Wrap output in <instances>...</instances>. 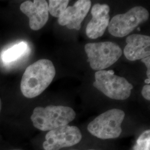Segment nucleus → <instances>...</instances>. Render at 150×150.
I'll return each instance as SVG.
<instances>
[{
  "label": "nucleus",
  "instance_id": "nucleus-10",
  "mask_svg": "<svg viewBox=\"0 0 150 150\" xmlns=\"http://www.w3.org/2000/svg\"><path fill=\"white\" fill-rule=\"evenodd\" d=\"M110 7L107 5L96 4L91 10L92 18L87 25L86 33L91 39L101 37L108 26Z\"/></svg>",
  "mask_w": 150,
  "mask_h": 150
},
{
  "label": "nucleus",
  "instance_id": "nucleus-9",
  "mask_svg": "<svg viewBox=\"0 0 150 150\" xmlns=\"http://www.w3.org/2000/svg\"><path fill=\"white\" fill-rule=\"evenodd\" d=\"M91 6V1H77L74 5L66 8L59 18V23L61 26H66L70 30H79L81 23L88 13Z\"/></svg>",
  "mask_w": 150,
  "mask_h": 150
},
{
  "label": "nucleus",
  "instance_id": "nucleus-4",
  "mask_svg": "<svg viewBox=\"0 0 150 150\" xmlns=\"http://www.w3.org/2000/svg\"><path fill=\"white\" fill-rule=\"evenodd\" d=\"M114 74L113 70L97 71L93 86L111 99L124 100L128 98L134 87L125 78Z\"/></svg>",
  "mask_w": 150,
  "mask_h": 150
},
{
  "label": "nucleus",
  "instance_id": "nucleus-16",
  "mask_svg": "<svg viewBox=\"0 0 150 150\" xmlns=\"http://www.w3.org/2000/svg\"><path fill=\"white\" fill-rule=\"evenodd\" d=\"M141 61L142 62H144L147 69V79H150V57H145L144 59H141Z\"/></svg>",
  "mask_w": 150,
  "mask_h": 150
},
{
  "label": "nucleus",
  "instance_id": "nucleus-19",
  "mask_svg": "<svg viewBox=\"0 0 150 150\" xmlns=\"http://www.w3.org/2000/svg\"><path fill=\"white\" fill-rule=\"evenodd\" d=\"M93 150V149H91V150Z\"/></svg>",
  "mask_w": 150,
  "mask_h": 150
},
{
  "label": "nucleus",
  "instance_id": "nucleus-13",
  "mask_svg": "<svg viewBox=\"0 0 150 150\" xmlns=\"http://www.w3.org/2000/svg\"><path fill=\"white\" fill-rule=\"evenodd\" d=\"M69 1L50 0L48 5V12L54 17L59 18L67 7Z\"/></svg>",
  "mask_w": 150,
  "mask_h": 150
},
{
  "label": "nucleus",
  "instance_id": "nucleus-18",
  "mask_svg": "<svg viewBox=\"0 0 150 150\" xmlns=\"http://www.w3.org/2000/svg\"><path fill=\"white\" fill-rule=\"evenodd\" d=\"M1 100L0 98V112H1Z\"/></svg>",
  "mask_w": 150,
  "mask_h": 150
},
{
  "label": "nucleus",
  "instance_id": "nucleus-2",
  "mask_svg": "<svg viewBox=\"0 0 150 150\" xmlns=\"http://www.w3.org/2000/svg\"><path fill=\"white\" fill-rule=\"evenodd\" d=\"M75 117L76 112L71 107L50 105L36 107L31 120L35 128L42 131H50L68 125Z\"/></svg>",
  "mask_w": 150,
  "mask_h": 150
},
{
  "label": "nucleus",
  "instance_id": "nucleus-14",
  "mask_svg": "<svg viewBox=\"0 0 150 150\" xmlns=\"http://www.w3.org/2000/svg\"><path fill=\"white\" fill-rule=\"evenodd\" d=\"M134 150H150V131L146 130L137 139Z\"/></svg>",
  "mask_w": 150,
  "mask_h": 150
},
{
  "label": "nucleus",
  "instance_id": "nucleus-7",
  "mask_svg": "<svg viewBox=\"0 0 150 150\" xmlns=\"http://www.w3.org/2000/svg\"><path fill=\"white\" fill-rule=\"evenodd\" d=\"M80 129L74 126L66 125L50 131L45 136V150H59L79 144L82 139Z\"/></svg>",
  "mask_w": 150,
  "mask_h": 150
},
{
  "label": "nucleus",
  "instance_id": "nucleus-6",
  "mask_svg": "<svg viewBox=\"0 0 150 150\" xmlns=\"http://www.w3.org/2000/svg\"><path fill=\"white\" fill-rule=\"evenodd\" d=\"M149 17L148 11L142 6L132 8L123 14L114 16L109 22L108 29L111 35L117 38H123L134 30L140 23Z\"/></svg>",
  "mask_w": 150,
  "mask_h": 150
},
{
  "label": "nucleus",
  "instance_id": "nucleus-15",
  "mask_svg": "<svg viewBox=\"0 0 150 150\" xmlns=\"http://www.w3.org/2000/svg\"><path fill=\"white\" fill-rule=\"evenodd\" d=\"M142 96L147 100H150V85H146L143 87L142 90Z\"/></svg>",
  "mask_w": 150,
  "mask_h": 150
},
{
  "label": "nucleus",
  "instance_id": "nucleus-1",
  "mask_svg": "<svg viewBox=\"0 0 150 150\" xmlns=\"http://www.w3.org/2000/svg\"><path fill=\"white\" fill-rule=\"evenodd\" d=\"M56 75L53 63L41 59L28 66L22 77L21 91L28 98L38 96L51 84Z\"/></svg>",
  "mask_w": 150,
  "mask_h": 150
},
{
  "label": "nucleus",
  "instance_id": "nucleus-12",
  "mask_svg": "<svg viewBox=\"0 0 150 150\" xmlns=\"http://www.w3.org/2000/svg\"><path fill=\"white\" fill-rule=\"evenodd\" d=\"M27 49L28 45L25 42L17 43L4 52L2 55V60L6 63L16 61L26 52Z\"/></svg>",
  "mask_w": 150,
  "mask_h": 150
},
{
  "label": "nucleus",
  "instance_id": "nucleus-20",
  "mask_svg": "<svg viewBox=\"0 0 150 150\" xmlns=\"http://www.w3.org/2000/svg\"></svg>",
  "mask_w": 150,
  "mask_h": 150
},
{
  "label": "nucleus",
  "instance_id": "nucleus-11",
  "mask_svg": "<svg viewBox=\"0 0 150 150\" xmlns=\"http://www.w3.org/2000/svg\"><path fill=\"white\" fill-rule=\"evenodd\" d=\"M124 48L125 57L130 61H136L150 56V36L133 34L127 37Z\"/></svg>",
  "mask_w": 150,
  "mask_h": 150
},
{
  "label": "nucleus",
  "instance_id": "nucleus-17",
  "mask_svg": "<svg viewBox=\"0 0 150 150\" xmlns=\"http://www.w3.org/2000/svg\"><path fill=\"white\" fill-rule=\"evenodd\" d=\"M145 83H147V85H150V79H147L145 80Z\"/></svg>",
  "mask_w": 150,
  "mask_h": 150
},
{
  "label": "nucleus",
  "instance_id": "nucleus-3",
  "mask_svg": "<svg viewBox=\"0 0 150 150\" xmlns=\"http://www.w3.org/2000/svg\"><path fill=\"white\" fill-rule=\"evenodd\" d=\"M125 117V113L121 110H109L91 121L88 125L87 130L100 139H116L121 134V125Z\"/></svg>",
  "mask_w": 150,
  "mask_h": 150
},
{
  "label": "nucleus",
  "instance_id": "nucleus-5",
  "mask_svg": "<svg viewBox=\"0 0 150 150\" xmlns=\"http://www.w3.org/2000/svg\"><path fill=\"white\" fill-rule=\"evenodd\" d=\"M85 50L91 68L98 71L114 64L122 54L119 46L112 42L87 43Z\"/></svg>",
  "mask_w": 150,
  "mask_h": 150
},
{
  "label": "nucleus",
  "instance_id": "nucleus-8",
  "mask_svg": "<svg viewBox=\"0 0 150 150\" xmlns=\"http://www.w3.org/2000/svg\"><path fill=\"white\" fill-rule=\"evenodd\" d=\"M20 10L29 18V25L32 30H39L48 21V4L46 1H25L20 6Z\"/></svg>",
  "mask_w": 150,
  "mask_h": 150
}]
</instances>
